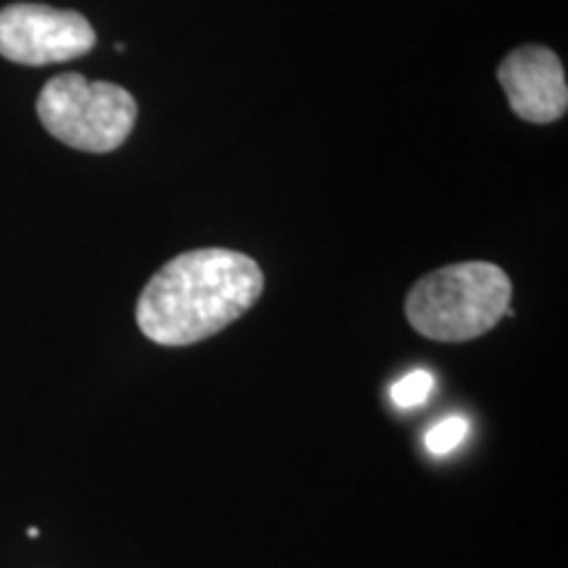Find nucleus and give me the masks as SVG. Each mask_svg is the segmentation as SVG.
Listing matches in <instances>:
<instances>
[{
  "label": "nucleus",
  "instance_id": "4",
  "mask_svg": "<svg viewBox=\"0 0 568 568\" xmlns=\"http://www.w3.org/2000/svg\"><path fill=\"white\" fill-rule=\"evenodd\" d=\"M95 30L77 11L38 3L0 9V55L21 67H48L90 53Z\"/></svg>",
  "mask_w": 568,
  "mask_h": 568
},
{
  "label": "nucleus",
  "instance_id": "6",
  "mask_svg": "<svg viewBox=\"0 0 568 568\" xmlns=\"http://www.w3.org/2000/svg\"><path fill=\"white\" fill-rule=\"evenodd\" d=\"M432 393H435V374L426 372V368H416V372L406 374L403 379H397L395 385L389 387V397H393L395 406L403 410L424 406L426 397Z\"/></svg>",
  "mask_w": 568,
  "mask_h": 568
},
{
  "label": "nucleus",
  "instance_id": "5",
  "mask_svg": "<svg viewBox=\"0 0 568 568\" xmlns=\"http://www.w3.org/2000/svg\"><path fill=\"white\" fill-rule=\"evenodd\" d=\"M508 105L516 116L531 124L558 122L568 109L564 63L550 48L524 45L506 55L497 69Z\"/></svg>",
  "mask_w": 568,
  "mask_h": 568
},
{
  "label": "nucleus",
  "instance_id": "2",
  "mask_svg": "<svg viewBox=\"0 0 568 568\" xmlns=\"http://www.w3.org/2000/svg\"><path fill=\"white\" fill-rule=\"evenodd\" d=\"M510 295L514 284L500 266L466 261L422 276L408 290L406 318L435 343H468L514 316Z\"/></svg>",
  "mask_w": 568,
  "mask_h": 568
},
{
  "label": "nucleus",
  "instance_id": "3",
  "mask_svg": "<svg viewBox=\"0 0 568 568\" xmlns=\"http://www.w3.org/2000/svg\"><path fill=\"white\" fill-rule=\"evenodd\" d=\"M38 116L63 145L84 153H111L130 138L138 122V103L113 82H90L82 74H61L42 88Z\"/></svg>",
  "mask_w": 568,
  "mask_h": 568
},
{
  "label": "nucleus",
  "instance_id": "1",
  "mask_svg": "<svg viewBox=\"0 0 568 568\" xmlns=\"http://www.w3.org/2000/svg\"><path fill=\"white\" fill-rule=\"evenodd\" d=\"M264 272L251 255L197 247L161 266L138 297L140 332L163 347L203 343L245 316L264 295Z\"/></svg>",
  "mask_w": 568,
  "mask_h": 568
},
{
  "label": "nucleus",
  "instance_id": "7",
  "mask_svg": "<svg viewBox=\"0 0 568 568\" xmlns=\"http://www.w3.org/2000/svg\"><path fill=\"white\" fill-rule=\"evenodd\" d=\"M468 437V422L460 416H447L443 422H437L426 432V450L432 456H450L456 447H460V443Z\"/></svg>",
  "mask_w": 568,
  "mask_h": 568
}]
</instances>
